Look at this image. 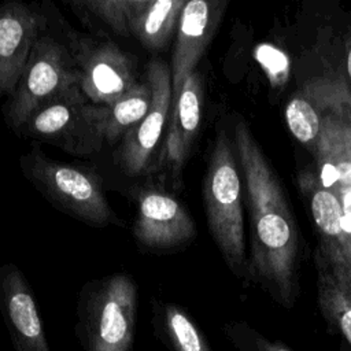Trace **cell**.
Here are the masks:
<instances>
[{
	"label": "cell",
	"instance_id": "2",
	"mask_svg": "<svg viewBox=\"0 0 351 351\" xmlns=\"http://www.w3.org/2000/svg\"><path fill=\"white\" fill-rule=\"evenodd\" d=\"M203 202L211 236L228 267L248 280L240 166L226 130L217 133L203 181Z\"/></svg>",
	"mask_w": 351,
	"mask_h": 351
},
{
	"label": "cell",
	"instance_id": "9",
	"mask_svg": "<svg viewBox=\"0 0 351 351\" xmlns=\"http://www.w3.org/2000/svg\"><path fill=\"white\" fill-rule=\"evenodd\" d=\"M145 80L152 90L149 110L123 136L117 155L119 167L130 177L144 173L151 165L152 155L169 122L173 103L170 66L160 59H152L147 66Z\"/></svg>",
	"mask_w": 351,
	"mask_h": 351
},
{
	"label": "cell",
	"instance_id": "4",
	"mask_svg": "<svg viewBox=\"0 0 351 351\" xmlns=\"http://www.w3.org/2000/svg\"><path fill=\"white\" fill-rule=\"evenodd\" d=\"M19 167L59 210L90 226L123 225L108 203L100 174L93 169L52 159L37 145L19 158Z\"/></svg>",
	"mask_w": 351,
	"mask_h": 351
},
{
	"label": "cell",
	"instance_id": "17",
	"mask_svg": "<svg viewBox=\"0 0 351 351\" xmlns=\"http://www.w3.org/2000/svg\"><path fill=\"white\" fill-rule=\"evenodd\" d=\"M185 0H145L130 22V33L149 51H162L176 36Z\"/></svg>",
	"mask_w": 351,
	"mask_h": 351
},
{
	"label": "cell",
	"instance_id": "7",
	"mask_svg": "<svg viewBox=\"0 0 351 351\" xmlns=\"http://www.w3.org/2000/svg\"><path fill=\"white\" fill-rule=\"evenodd\" d=\"M77 85L78 70L71 52L52 36L41 34L4 107L7 125L16 133L37 108Z\"/></svg>",
	"mask_w": 351,
	"mask_h": 351
},
{
	"label": "cell",
	"instance_id": "8",
	"mask_svg": "<svg viewBox=\"0 0 351 351\" xmlns=\"http://www.w3.org/2000/svg\"><path fill=\"white\" fill-rule=\"evenodd\" d=\"M71 55L78 86L93 104L110 106L138 82L133 56L112 41L82 38Z\"/></svg>",
	"mask_w": 351,
	"mask_h": 351
},
{
	"label": "cell",
	"instance_id": "16",
	"mask_svg": "<svg viewBox=\"0 0 351 351\" xmlns=\"http://www.w3.org/2000/svg\"><path fill=\"white\" fill-rule=\"evenodd\" d=\"M152 330L167 351H214L203 330L180 304L152 299Z\"/></svg>",
	"mask_w": 351,
	"mask_h": 351
},
{
	"label": "cell",
	"instance_id": "1",
	"mask_svg": "<svg viewBox=\"0 0 351 351\" xmlns=\"http://www.w3.org/2000/svg\"><path fill=\"white\" fill-rule=\"evenodd\" d=\"M233 145L250 210L248 281L292 307L299 291L298 225L276 171L243 119L234 125Z\"/></svg>",
	"mask_w": 351,
	"mask_h": 351
},
{
	"label": "cell",
	"instance_id": "10",
	"mask_svg": "<svg viewBox=\"0 0 351 351\" xmlns=\"http://www.w3.org/2000/svg\"><path fill=\"white\" fill-rule=\"evenodd\" d=\"M133 236L144 248L173 250L195 239L196 225L176 196L160 189L145 188L137 197Z\"/></svg>",
	"mask_w": 351,
	"mask_h": 351
},
{
	"label": "cell",
	"instance_id": "22",
	"mask_svg": "<svg viewBox=\"0 0 351 351\" xmlns=\"http://www.w3.org/2000/svg\"><path fill=\"white\" fill-rule=\"evenodd\" d=\"M347 73H348V78L351 80V33L347 37Z\"/></svg>",
	"mask_w": 351,
	"mask_h": 351
},
{
	"label": "cell",
	"instance_id": "6",
	"mask_svg": "<svg viewBox=\"0 0 351 351\" xmlns=\"http://www.w3.org/2000/svg\"><path fill=\"white\" fill-rule=\"evenodd\" d=\"M311 154L321 184L340 203L347 256L351 261V95L343 82L325 80L322 130Z\"/></svg>",
	"mask_w": 351,
	"mask_h": 351
},
{
	"label": "cell",
	"instance_id": "14",
	"mask_svg": "<svg viewBox=\"0 0 351 351\" xmlns=\"http://www.w3.org/2000/svg\"><path fill=\"white\" fill-rule=\"evenodd\" d=\"M204 104V80L196 70L173 97L165 138L163 160L174 184L181 182L182 169L199 134Z\"/></svg>",
	"mask_w": 351,
	"mask_h": 351
},
{
	"label": "cell",
	"instance_id": "15",
	"mask_svg": "<svg viewBox=\"0 0 351 351\" xmlns=\"http://www.w3.org/2000/svg\"><path fill=\"white\" fill-rule=\"evenodd\" d=\"M314 262L321 311L351 346V262L324 241L314 252Z\"/></svg>",
	"mask_w": 351,
	"mask_h": 351
},
{
	"label": "cell",
	"instance_id": "18",
	"mask_svg": "<svg viewBox=\"0 0 351 351\" xmlns=\"http://www.w3.org/2000/svg\"><path fill=\"white\" fill-rule=\"evenodd\" d=\"M325 111V82L315 81L295 95L285 107L287 125L293 137L311 152L321 136Z\"/></svg>",
	"mask_w": 351,
	"mask_h": 351
},
{
	"label": "cell",
	"instance_id": "12",
	"mask_svg": "<svg viewBox=\"0 0 351 351\" xmlns=\"http://www.w3.org/2000/svg\"><path fill=\"white\" fill-rule=\"evenodd\" d=\"M0 313L14 351H51L34 292L14 263L0 266Z\"/></svg>",
	"mask_w": 351,
	"mask_h": 351
},
{
	"label": "cell",
	"instance_id": "5",
	"mask_svg": "<svg viewBox=\"0 0 351 351\" xmlns=\"http://www.w3.org/2000/svg\"><path fill=\"white\" fill-rule=\"evenodd\" d=\"M104 118L106 106L90 103L77 85L37 108L16 133L88 158L100 152L106 143Z\"/></svg>",
	"mask_w": 351,
	"mask_h": 351
},
{
	"label": "cell",
	"instance_id": "13",
	"mask_svg": "<svg viewBox=\"0 0 351 351\" xmlns=\"http://www.w3.org/2000/svg\"><path fill=\"white\" fill-rule=\"evenodd\" d=\"M226 4L223 0H189L185 3L177 26L170 63L173 97L185 80L196 71L199 60L217 32Z\"/></svg>",
	"mask_w": 351,
	"mask_h": 351
},
{
	"label": "cell",
	"instance_id": "11",
	"mask_svg": "<svg viewBox=\"0 0 351 351\" xmlns=\"http://www.w3.org/2000/svg\"><path fill=\"white\" fill-rule=\"evenodd\" d=\"M45 27L40 10L21 1L0 4V96H12Z\"/></svg>",
	"mask_w": 351,
	"mask_h": 351
},
{
	"label": "cell",
	"instance_id": "21",
	"mask_svg": "<svg viewBox=\"0 0 351 351\" xmlns=\"http://www.w3.org/2000/svg\"><path fill=\"white\" fill-rule=\"evenodd\" d=\"M223 332L232 344L240 351H292L282 343L267 340L245 324H228L225 325Z\"/></svg>",
	"mask_w": 351,
	"mask_h": 351
},
{
	"label": "cell",
	"instance_id": "20",
	"mask_svg": "<svg viewBox=\"0 0 351 351\" xmlns=\"http://www.w3.org/2000/svg\"><path fill=\"white\" fill-rule=\"evenodd\" d=\"M145 0H73L69 5L80 18L95 19L112 34L129 37L130 22Z\"/></svg>",
	"mask_w": 351,
	"mask_h": 351
},
{
	"label": "cell",
	"instance_id": "19",
	"mask_svg": "<svg viewBox=\"0 0 351 351\" xmlns=\"http://www.w3.org/2000/svg\"><path fill=\"white\" fill-rule=\"evenodd\" d=\"M152 100V90L148 81H138L130 90L122 95L112 104L106 106L103 122L104 140L114 144L136 126L148 112Z\"/></svg>",
	"mask_w": 351,
	"mask_h": 351
},
{
	"label": "cell",
	"instance_id": "3",
	"mask_svg": "<svg viewBox=\"0 0 351 351\" xmlns=\"http://www.w3.org/2000/svg\"><path fill=\"white\" fill-rule=\"evenodd\" d=\"M138 287L128 273L88 281L78 293L75 336L84 351H132Z\"/></svg>",
	"mask_w": 351,
	"mask_h": 351
}]
</instances>
